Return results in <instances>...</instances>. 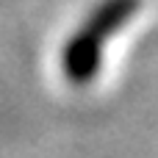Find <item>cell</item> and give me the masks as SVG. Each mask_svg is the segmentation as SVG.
Here are the masks:
<instances>
[{
  "label": "cell",
  "instance_id": "cell-1",
  "mask_svg": "<svg viewBox=\"0 0 158 158\" xmlns=\"http://www.w3.org/2000/svg\"><path fill=\"white\" fill-rule=\"evenodd\" d=\"M142 0H100L61 47V72L72 86H89L106 61L114 36L139 14Z\"/></svg>",
  "mask_w": 158,
  "mask_h": 158
}]
</instances>
